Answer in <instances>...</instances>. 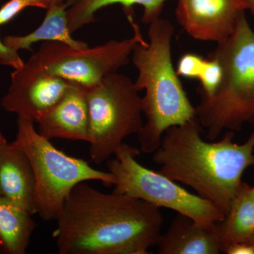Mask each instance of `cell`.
<instances>
[{
  "instance_id": "obj_26",
  "label": "cell",
  "mask_w": 254,
  "mask_h": 254,
  "mask_svg": "<svg viewBox=\"0 0 254 254\" xmlns=\"http://www.w3.org/2000/svg\"><path fill=\"white\" fill-rule=\"evenodd\" d=\"M51 4H54V3H59L62 2L60 1V0H48Z\"/></svg>"
},
{
  "instance_id": "obj_4",
  "label": "cell",
  "mask_w": 254,
  "mask_h": 254,
  "mask_svg": "<svg viewBox=\"0 0 254 254\" xmlns=\"http://www.w3.org/2000/svg\"><path fill=\"white\" fill-rule=\"evenodd\" d=\"M210 56L221 64L222 79L213 95L200 97L195 118L207 138L215 141L224 131L254 124V31L245 14Z\"/></svg>"
},
{
  "instance_id": "obj_17",
  "label": "cell",
  "mask_w": 254,
  "mask_h": 254,
  "mask_svg": "<svg viewBox=\"0 0 254 254\" xmlns=\"http://www.w3.org/2000/svg\"><path fill=\"white\" fill-rule=\"evenodd\" d=\"M167 0H73L68 6L66 14L68 28L75 33L83 26L95 21V14L100 9L110 5L119 4L129 10L133 5H139L143 8L142 21L145 24L160 16L164 4Z\"/></svg>"
},
{
  "instance_id": "obj_9",
  "label": "cell",
  "mask_w": 254,
  "mask_h": 254,
  "mask_svg": "<svg viewBox=\"0 0 254 254\" xmlns=\"http://www.w3.org/2000/svg\"><path fill=\"white\" fill-rule=\"evenodd\" d=\"M71 83L45 71L35 53L11 74V84L1 98V106L9 113L33 123L45 115L65 94Z\"/></svg>"
},
{
  "instance_id": "obj_11",
  "label": "cell",
  "mask_w": 254,
  "mask_h": 254,
  "mask_svg": "<svg viewBox=\"0 0 254 254\" xmlns=\"http://www.w3.org/2000/svg\"><path fill=\"white\" fill-rule=\"evenodd\" d=\"M38 132L47 139L88 141L86 89L71 83L65 94L38 120Z\"/></svg>"
},
{
  "instance_id": "obj_22",
  "label": "cell",
  "mask_w": 254,
  "mask_h": 254,
  "mask_svg": "<svg viewBox=\"0 0 254 254\" xmlns=\"http://www.w3.org/2000/svg\"><path fill=\"white\" fill-rule=\"evenodd\" d=\"M224 252L228 254H254V244L250 242H238L229 246Z\"/></svg>"
},
{
  "instance_id": "obj_12",
  "label": "cell",
  "mask_w": 254,
  "mask_h": 254,
  "mask_svg": "<svg viewBox=\"0 0 254 254\" xmlns=\"http://www.w3.org/2000/svg\"><path fill=\"white\" fill-rule=\"evenodd\" d=\"M220 222L200 224L177 213L168 230L158 242L160 254L221 253Z\"/></svg>"
},
{
  "instance_id": "obj_14",
  "label": "cell",
  "mask_w": 254,
  "mask_h": 254,
  "mask_svg": "<svg viewBox=\"0 0 254 254\" xmlns=\"http://www.w3.org/2000/svg\"><path fill=\"white\" fill-rule=\"evenodd\" d=\"M69 4L54 3L47 9L46 14L39 27L25 36H6L3 41L11 49L32 50L31 46L39 42H59L64 44L83 49L88 46L85 42L77 41L68 28L66 11Z\"/></svg>"
},
{
  "instance_id": "obj_7",
  "label": "cell",
  "mask_w": 254,
  "mask_h": 254,
  "mask_svg": "<svg viewBox=\"0 0 254 254\" xmlns=\"http://www.w3.org/2000/svg\"><path fill=\"white\" fill-rule=\"evenodd\" d=\"M139 150L124 143L107 160L115 178L114 192L138 198L158 207L170 209L200 224L221 222L225 215L208 200L193 194L160 171L138 163Z\"/></svg>"
},
{
  "instance_id": "obj_15",
  "label": "cell",
  "mask_w": 254,
  "mask_h": 254,
  "mask_svg": "<svg viewBox=\"0 0 254 254\" xmlns=\"http://www.w3.org/2000/svg\"><path fill=\"white\" fill-rule=\"evenodd\" d=\"M220 229L222 252L233 244L250 242L254 235V186L242 182Z\"/></svg>"
},
{
  "instance_id": "obj_6",
  "label": "cell",
  "mask_w": 254,
  "mask_h": 254,
  "mask_svg": "<svg viewBox=\"0 0 254 254\" xmlns=\"http://www.w3.org/2000/svg\"><path fill=\"white\" fill-rule=\"evenodd\" d=\"M86 89L89 155L95 164L107 162L127 137L143 128L142 99L134 82L118 72Z\"/></svg>"
},
{
  "instance_id": "obj_13",
  "label": "cell",
  "mask_w": 254,
  "mask_h": 254,
  "mask_svg": "<svg viewBox=\"0 0 254 254\" xmlns=\"http://www.w3.org/2000/svg\"><path fill=\"white\" fill-rule=\"evenodd\" d=\"M34 173L26 154L6 139L0 143V195L27 210H35Z\"/></svg>"
},
{
  "instance_id": "obj_10",
  "label": "cell",
  "mask_w": 254,
  "mask_h": 254,
  "mask_svg": "<svg viewBox=\"0 0 254 254\" xmlns=\"http://www.w3.org/2000/svg\"><path fill=\"white\" fill-rule=\"evenodd\" d=\"M245 0H178L179 24L197 41H225L247 11Z\"/></svg>"
},
{
  "instance_id": "obj_16",
  "label": "cell",
  "mask_w": 254,
  "mask_h": 254,
  "mask_svg": "<svg viewBox=\"0 0 254 254\" xmlns=\"http://www.w3.org/2000/svg\"><path fill=\"white\" fill-rule=\"evenodd\" d=\"M31 213L0 195V252L26 254L36 222Z\"/></svg>"
},
{
  "instance_id": "obj_21",
  "label": "cell",
  "mask_w": 254,
  "mask_h": 254,
  "mask_svg": "<svg viewBox=\"0 0 254 254\" xmlns=\"http://www.w3.org/2000/svg\"><path fill=\"white\" fill-rule=\"evenodd\" d=\"M24 63L18 51L6 46L3 40L0 38V64L17 69L21 67Z\"/></svg>"
},
{
  "instance_id": "obj_2",
  "label": "cell",
  "mask_w": 254,
  "mask_h": 254,
  "mask_svg": "<svg viewBox=\"0 0 254 254\" xmlns=\"http://www.w3.org/2000/svg\"><path fill=\"white\" fill-rule=\"evenodd\" d=\"M202 132L196 118L170 127L153 152V161L160 173L193 189L225 216L244 173L254 166V128L241 144L234 142L232 131L214 142L203 140Z\"/></svg>"
},
{
  "instance_id": "obj_24",
  "label": "cell",
  "mask_w": 254,
  "mask_h": 254,
  "mask_svg": "<svg viewBox=\"0 0 254 254\" xmlns=\"http://www.w3.org/2000/svg\"><path fill=\"white\" fill-rule=\"evenodd\" d=\"M5 139H6V138H5L4 135H3L2 133L0 131V143H1V141H4Z\"/></svg>"
},
{
  "instance_id": "obj_18",
  "label": "cell",
  "mask_w": 254,
  "mask_h": 254,
  "mask_svg": "<svg viewBox=\"0 0 254 254\" xmlns=\"http://www.w3.org/2000/svg\"><path fill=\"white\" fill-rule=\"evenodd\" d=\"M222 67L221 64L214 57L209 56L205 60L199 76L200 84L198 93L200 97H208L213 95L218 90L222 79Z\"/></svg>"
},
{
  "instance_id": "obj_5",
  "label": "cell",
  "mask_w": 254,
  "mask_h": 254,
  "mask_svg": "<svg viewBox=\"0 0 254 254\" xmlns=\"http://www.w3.org/2000/svg\"><path fill=\"white\" fill-rule=\"evenodd\" d=\"M11 144L26 154L36 182L35 210L43 220H57L73 187L83 182L100 181L113 186L109 172L92 168L86 160L70 156L40 134L33 122L18 117L17 133Z\"/></svg>"
},
{
  "instance_id": "obj_23",
  "label": "cell",
  "mask_w": 254,
  "mask_h": 254,
  "mask_svg": "<svg viewBox=\"0 0 254 254\" xmlns=\"http://www.w3.org/2000/svg\"><path fill=\"white\" fill-rule=\"evenodd\" d=\"M247 9L254 16V0H245Z\"/></svg>"
},
{
  "instance_id": "obj_20",
  "label": "cell",
  "mask_w": 254,
  "mask_h": 254,
  "mask_svg": "<svg viewBox=\"0 0 254 254\" xmlns=\"http://www.w3.org/2000/svg\"><path fill=\"white\" fill-rule=\"evenodd\" d=\"M205 59L193 53H185L179 60L176 71L180 77L198 78Z\"/></svg>"
},
{
  "instance_id": "obj_8",
  "label": "cell",
  "mask_w": 254,
  "mask_h": 254,
  "mask_svg": "<svg viewBox=\"0 0 254 254\" xmlns=\"http://www.w3.org/2000/svg\"><path fill=\"white\" fill-rule=\"evenodd\" d=\"M128 18L133 31L131 38L112 40L83 49L59 42H45L35 55L47 72L83 88H90L128 64L135 46L143 39L139 26L130 14Z\"/></svg>"
},
{
  "instance_id": "obj_1",
  "label": "cell",
  "mask_w": 254,
  "mask_h": 254,
  "mask_svg": "<svg viewBox=\"0 0 254 254\" xmlns=\"http://www.w3.org/2000/svg\"><path fill=\"white\" fill-rule=\"evenodd\" d=\"M163 221L155 205L83 182L65 200L53 236L60 254H148Z\"/></svg>"
},
{
  "instance_id": "obj_3",
  "label": "cell",
  "mask_w": 254,
  "mask_h": 254,
  "mask_svg": "<svg viewBox=\"0 0 254 254\" xmlns=\"http://www.w3.org/2000/svg\"><path fill=\"white\" fill-rule=\"evenodd\" d=\"M148 26V42L143 38L137 43L131 60L138 71L135 86L138 91H145L141 99L145 122L138 141L141 151L153 153L166 130L195 118V107L174 67L173 24L159 17Z\"/></svg>"
},
{
  "instance_id": "obj_25",
  "label": "cell",
  "mask_w": 254,
  "mask_h": 254,
  "mask_svg": "<svg viewBox=\"0 0 254 254\" xmlns=\"http://www.w3.org/2000/svg\"><path fill=\"white\" fill-rule=\"evenodd\" d=\"M73 1V0H60V1H62V2H66L69 4H71Z\"/></svg>"
},
{
  "instance_id": "obj_19",
  "label": "cell",
  "mask_w": 254,
  "mask_h": 254,
  "mask_svg": "<svg viewBox=\"0 0 254 254\" xmlns=\"http://www.w3.org/2000/svg\"><path fill=\"white\" fill-rule=\"evenodd\" d=\"M51 4L48 0H9L0 8V26L9 22L26 8L47 9Z\"/></svg>"
},
{
  "instance_id": "obj_27",
  "label": "cell",
  "mask_w": 254,
  "mask_h": 254,
  "mask_svg": "<svg viewBox=\"0 0 254 254\" xmlns=\"http://www.w3.org/2000/svg\"><path fill=\"white\" fill-rule=\"evenodd\" d=\"M250 242H252V243H254V235L253 237H252V239H251Z\"/></svg>"
}]
</instances>
